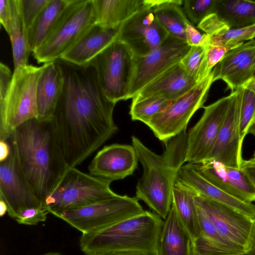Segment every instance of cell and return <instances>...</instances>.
I'll use <instances>...</instances> for the list:
<instances>
[{"label":"cell","instance_id":"55","mask_svg":"<svg viewBox=\"0 0 255 255\" xmlns=\"http://www.w3.org/2000/svg\"><path fill=\"white\" fill-rule=\"evenodd\" d=\"M254 126H255V124H254Z\"/></svg>","mask_w":255,"mask_h":255},{"label":"cell","instance_id":"42","mask_svg":"<svg viewBox=\"0 0 255 255\" xmlns=\"http://www.w3.org/2000/svg\"><path fill=\"white\" fill-rule=\"evenodd\" d=\"M185 37L186 42L190 47H207L210 45L209 36L205 33H200L191 23L186 25Z\"/></svg>","mask_w":255,"mask_h":255},{"label":"cell","instance_id":"53","mask_svg":"<svg viewBox=\"0 0 255 255\" xmlns=\"http://www.w3.org/2000/svg\"><path fill=\"white\" fill-rule=\"evenodd\" d=\"M42 255H64L59 252H48Z\"/></svg>","mask_w":255,"mask_h":255},{"label":"cell","instance_id":"20","mask_svg":"<svg viewBox=\"0 0 255 255\" xmlns=\"http://www.w3.org/2000/svg\"><path fill=\"white\" fill-rule=\"evenodd\" d=\"M120 26L108 28L92 25L60 60L79 67L89 65L98 55L118 39Z\"/></svg>","mask_w":255,"mask_h":255},{"label":"cell","instance_id":"50","mask_svg":"<svg viewBox=\"0 0 255 255\" xmlns=\"http://www.w3.org/2000/svg\"><path fill=\"white\" fill-rule=\"evenodd\" d=\"M250 250L253 251L255 252V220L254 221V227L251 237Z\"/></svg>","mask_w":255,"mask_h":255},{"label":"cell","instance_id":"41","mask_svg":"<svg viewBox=\"0 0 255 255\" xmlns=\"http://www.w3.org/2000/svg\"><path fill=\"white\" fill-rule=\"evenodd\" d=\"M197 27L210 37L230 28L216 13L206 16L197 25Z\"/></svg>","mask_w":255,"mask_h":255},{"label":"cell","instance_id":"51","mask_svg":"<svg viewBox=\"0 0 255 255\" xmlns=\"http://www.w3.org/2000/svg\"><path fill=\"white\" fill-rule=\"evenodd\" d=\"M243 87L248 88L255 93V79H251Z\"/></svg>","mask_w":255,"mask_h":255},{"label":"cell","instance_id":"21","mask_svg":"<svg viewBox=\"0 0 255 255\" xmlns=\"http://www.w3.org/2000/svg\"><path fill=\"white\" fill-rule=\"evenodd\" d=\"M197 83L179 62L149 83L132 98L161 96L173 101L188 92Z\"/></svg>","mask_w":255,"mask_h":255},{"label":"cell","instance_id":"7","mask_svg":"<svg viewBox=\"0 0 255 255\" xmlns=\"http://www.w3.org/2000/svg\"><path fill=\"white\" fill-rule=\"evenodd\" d=\"M94 24L93 0H71L53 30L33 55L39 63L60 60Z\"/></svg>","mask_w":255,"mask_h":255},{"label":"cell","instance_id":"4","mask_svg":"<svg viewBox=\"0 0 255 255\" xmlns=\"http://www.w3.org/2000/svg\"><path fill=\"white\" fill-rule=\"evenodd\" d=\"M163 221L156 213H142L102 230L82 234L80 247L86 255L123 251H135L157 255Z\"/></svg>","mask_w":255,"mask_h":255},{"label":"cell","instance_id":"15","mask_svg":"<svg viewBox=\"0 0 255 255\" xmlns=\"http://www.w3.org/2000/svg\"><path fill=\"white\" fill-rule=\"evenodd\" d=\"M243 87L231 93V100L210 159L240 169L243 141L240 135V115Z\"/></svg>","mask_w":255,"mask_h":255},{"label":"cell","instance_id":"3","mask_svg":"<svg viewBox=\"0 0 255 255\" xmlns=\"http://www.w3.org/2000/svg\"><path fill=\"white\" fill-rule=\"evenodd\" d=\"M186 130L164 142L161 155L146 146L137 137L131 136L143 173L136 186V197L143 201L162 219H165L172 203V192L179 171L185 161Z\"/></svg>","mask_w":255,"mask_h":255},{"label":"cell","instance_id":"43","mask_svg":"<svg viewBox=\"0 0 255 255\" xmlns=\"http://www.w3.org/2000/svg\"><path fill=\"white\" fill-rule=\"evenodd\" d=\"M16 4V0H0V21L7 33L9 31Z\"/></svg>","mask_w":255,"mask_h":255},{"label":"cell","instance_id":"16","mask_svg":"<svg viewBox=\"0 0 255 255\" xmlns=\"http://www.w3.org/2000/svg\"><path fill=\"white\" fill-rule=\"evenodd\" d=\"M0 199L8 208V215L15 219L23 210L43 207L21 174L11 148L9 156L0 162Z\"/></svg>","mask_w":255,"mask_h":255},{"label":"cell","instance_id":"29","mask_svg":"<svg viewBox=\"0 0 255 255\" xmlns=\"http://www.w3.org/2000/svg\"><path fill=\"white\" fill-rule=\"evenodd\" d=\"M8 34L12 51L14 69L27 65L31 52L27 41V30L20 11L19 1L16 4Z\"/></svg>","mask_w":255,"mask_h":255},{"label":"cell","instance_id":"33","mask_svg":"<svg viewBox=\"0 0 255 255\" xmlns=\"http://www.w3.org/2000/svg\"><path fill=\"white\" fill-rule=\"evenodd\" d=\"M210 37V36H209ZM255 38V24L241 28H229L210 37V44L224 45L234 48Z\"/></svg>","mask_w":255,"mask_h":255},{"label":"cell","instance_id":"8","mask_svg":"<svg viewBox=\"0 0 255 255\" xmlns=\"http://www.w3.org/2000/svg\"><path fill=\"white\" fill-rule=\"evenodd\" d=\"M95 69L99 84L111 102L129 99L134 68V55L128 47L117 39L89 64Z\"/></svg>","mask_w":255,"mask_h":255},{"label":"cell","instance_id":"40","mask_svg":"<svg viewBox=\"0 0 255 255\" xmlns=\"http://www.w3.org/2000/svg\"><path fill=\"white\" fill-rule=\"evenodd\" d=\"M232 49L224 45H209L206 48V72L208 76L212 70L223 59L225 54Z\"/></svg>","mask_w":255,"mask_h":255},{"label":"cell","instance_id":"25","mask_svg":"<svg viewBox=\"0 0 255 255\" xmlns=\"http://www.w3.org/2000/svg\"><path fill=\"white\" fill-rule=\"evenodd\" d=\"M71 0H50L27 31L31 52L39 48L49 36Z\"/></svg>","mask_w":255,"mask_h":255},{"label":"cell","instance_id":"37","mask_svg":"<svg viewBox=\"0 0 255 255\" xmlns=\"http://www.w3.org/2000/svg\"><path fill=\"white\" fill-rule=\"evenodd\" d=\"M217 0H184L183 11L190 22L198 24L208 15L215 13Z\"/></svg>","mask_w":255,"mask_h":255},{"label":"cell","instance_id":"23","mask_svg":"<svg viewBox=\"0 0 255 255\" xmlns=\"http://www.w3.org/2000/svg\"><path fill=\"white\" fill-rule=\"evenodd\" d=\"M193 242L172 203L163 221L157 255H193Z\"/></svg>","mask_w":255,"mask_h":255},{"label":"cell","instance_id":"14","mask_svg":"<svg viewBox=\"0 0 255 255\" xmlns=\"http://www.w3.org/2000/svg\"><path fill=\"white\" fill-rule=\"evenodd\" d=\"M168 35L153 9L146 6L120 25L118 39L126 44L135 56H143L158 47Z\"/></svg>","mask_w":255,"mask_h":255},{"label":"cell","instance_id":"46","mask_svg":"<svg viewBox=\"0 0 255 255\" xmlns=\"http://www.w3.org/2000/svg\"><path fill=\"white\" fill-rule=\"evenodd\" d=\"M240 168L247 174L255 187V160L252 158L244 160Z\"/></svg>","mask_w":255,"mask_h":255},{"label":"cell","instance_id":"39","mask_svg":"<svg viewBox=\"0 0 255 255\" xmlns=\"http://www.w3.org/2000/svg\"><path fill=\"white\" fill-rule=\"evenodd\" d=\"M48 213V210L42 207H30L21 211L15 220L19 224L35 225L46 221Z\"/></svg>","mask_w":255,"mask_h":255},{"label":"cell","instance_id":"49","mask_svg":"<svg viewBox=\"0 0 255 255\" xmlns=\"http://www.w3.org/2000/svg\"><path fill=\"white\" fill-rule=\"evenodd\" d=\"M8 211V208L5 202L0 199V216H3Z\"/></svg>","mask_w":255,"mask_h":255},{"label":"cell","instance_id":"17","mask_svg":"<svg viewBox=\"0 0 255 255\" xmlns=\"http://www.w3.org/2000/svg\"><path fill=\"white\" fill-rule=\"evenodd\" d=\"M138 161L132 145L114 143L98 151L88 169L90 175L112 182L132 175Z\"/></svg>","mask_w":255,"mask_h":255},{"label":"cell","instance_id":"22","mask_svg":"<svg viewBox=\"0 0 255 255\" xmlns=\"http://www.w3.org/2000/svg\"><path fill=\"white\" fill-rule=\"evenodd\" d=\"M45 64L37 84V119L50 121L61 95L64 75L59 60Z\"/></svg>","mask_w":255,"mask_h":255},{"label":"cell","instance_id":"36","mask_svg":"<svg viewBox=\"0 0 255 255\" xmlns=\"http://www.w3.org/2000/svg\"><path fill=\"white\" fill-rule=\"evenodd\" d=\"M196 209L200 230V237L203 238L209 244L223 250L244 251L236 248L224 239L219 234L213 224L203 212L197 206Z\"/></svg>","mask_w":255,"mask_h":255},{"label":"cell","instance_id":"47","mask_svg":"<svg viewBox=\"0 0 255 255\" xmlns=\"http://www.w3.org/2000/svg\"><path fill=\"white\" fill-rule=\"evenodd\" d=\"M8 140H0V162L5 160L11 152V147Z\"/></svg>","mask_w":255,"mask_h":255},{"label":"cell","instance_id":"45","mask_svg":"<svg viewBox=\"0 0 255 255\" xmlns=\"http://www.w3.org/2000/svg\"><path fill=\"white\" fill-rule=\"evenodd\" d=\"M193 255H255L253 251L236 252L223 250H198L193 252Z\"/></svg>","mask_w":255,"mask_h":255},{"label":"cell","instance_id":"30","mask_svg":"<svg viewBox=\"0 0 255 255\" xmlns=\"http://www.w3.org/2000/svg\"><path fill=\"white\" fill-rule=\"evenodd\" d=\"M172 102L161 96L133 98L129 115L132 121H138L147 125L155 115L165 110Z\"/></svg>","mask_w":255,"mask_h":255},{"label":"cell","instance_id":"1","mask_svg":"<svg viewBox=\"0 0 255 255\" xmlns=\"http://www.w3.org/2000/svg\"><path fill=\"white\" fill-rule=\"evenodd\" d=\"M59 61L64 85L50 121L65 162L76 167L118 130L113 119L116 104L105 95L91 65Z\"/></svg>","mask_w":255,"mask_h":255},{"label":"cell","instance_id":"48","mask_svg":"<svg viewBox=\"0 0 255 255\" xmlns=\"http://www.w3.org/2000/svg\"><path fill=\"white\" fill-rule=\"evenodd\" d=\"M99 255H157L155 254L142 252H135V251H123V252H111L105 254H101Z\"/></svg>","mask_w":255,"mask_h":255},{"label":"cell","instance_id":"11","mask_svg":"<svg viewBox=\"0 0 255 255\" xmlns=\"http://www.w3.org/2000/svg\"><path fill=\"white\" fill-rule=\"evenodd\" d=\"M231 97L230 94L203 107L201 117L187 132L186 162L199 164L211 159Z\"/></svg>","mask_w":255,"mask_h":255},{"label":"cell","instance_id":"38","mask_svg":"<svg viewBox=\"0 0 255 255\" xmlns=\"http://www.w3.org/2000/svg\"><path fill=\"white\" fill-rule=\"evenodd\" d=\"M21 17L27 30L50 0H18Z\"/></svg>","mask_w":255,"mask_h":255},{"label":"cell","instance_id":"34","mask_svg":"<svg viewBox=\"0 0 255 255\" xmlns=\"http://www.w3.org/2000/svg\"><path fill=\"white\" fill-rule=\"evenodd\" d=\"M255 70V51L242 61L222 80L232 92L243 87L252 77Z\"/></svg>","mask_w":255,"mask_h":255},{"label":"cell","instance_id":"19","mask_svg":"<svg viewBox=\"0 0 255 255\" xmlns=\"http://www.w3.org/2000/svg\"><path fill=\"white\" fill-rule=\"evenodd\" d=\"M176 181L189 188L197 195L226 206L255 220V204L240 200L213 185L201 175L196 164H184Z\"/></svg>","mask_w":255,"mask_h":255},{"label":"cell","instance_id":"5","mask_svg":"<svg viewBox=\"0 0 255 255\" xmlns=\"http://www.w3.org/2000/svg\"><path fill=\"white\" fill-rule=\"evenodd\" d=\"M45 67L26 65L14 69L9 87L0 99V140H8L15 128L37 118V86Z\"/></svg>","mask_w":255,"mask_h":255},{"label":"cell","instance_id":"18","mask_svg":"<svg viewBox=\"0 0 255 255\" xmlns=\"http://www.w3.org/2000/svg\"><path fill=\"white\" fill-rule=\"evenodd\" d=\"M196 166L201 175L216 187L243 201H255V187L241 168L229 167L213 159Z\"/></svg>","mask_w":255,"mask_h":255},{"label":"cell","instance_id":"13","mask_svg":"<svg viewBox=\"0 0 255 255\" xmlns=\"http://www.w3.org/2000/svg\"><path fill=\"white\" fill-rule=\"evenodd\" d=\"M190 48L185 41L169 35L158 47L148 54L134 56V68L128 98L132 99L160 74L180 62Z\"/></svg>","mask_w":255,"mask_h":255},{"label":"cell","instance_id":"32","mask_svg":"<svg viewBox=\"0 0 255 255\" xmlns=\"http://www.w3.org/2000/svg\"><path fill=\"white\" fill-rule=\"evenodd\" d=\"M206 48L191 46L180 62L185 71L198 83L208 77L206 72Z\"/></svg>","mask_w":255,"mask_h":255},{"label":"cell","instance_id":"31","mask_svg":"<svg viewBox=\"0 0 255 255\" xmlns=\"http://www.w3.org/2000/svg\"><path fill=\"white\" fill-rule=\"evenodd\" d=\"M255 51V38L229 50L212 71L214 82L222 80L242 61Z\"/></svg>","mask_w":255,"mask_h":255},{"label":"cell","instance_id":"2","mask_svg":"<svg viewBox=\"0 0 255 255\" xmlns=\"http://www.w3.org/2000/svg\"><path fill=\"white\" fill-rule=\"evenodd\" d=\"M8 140L21 174L43 205L68 168L51 121L28 120L15 128Z\"/></svg>","mask_w":255,"mask_h":255},{"label":"cell","instance_id":"9","mask_svg":"<svg viewBox=\"0 0 255 255\" xmlns=\"http://www.w3.org/2000/svg\"><path fill=\"white\" fill-rule=\"evenodd\" d=\"M144 211L136 197L118 195L77 209L53 215L82 234H87L102 230Z\"/></svg>","mask_w":255,"mask_h":255},{"label":"cell","instance_id":"10","mask_svg":"<svg viewBox=\"0 0 255 255\" xmlns=\"http://www.w3.org/2000/svg\"><path fill=\"white\" fill-rule=\"evenodd\" d=\"M213 82L211 72L208 77L155 115L146 126L163 142L186 130L192 117L197 110L204 107Z\"/></svg>","mask_w":255,"mask_h":255},{"label":"cell","instance_id":"35","mask_svg":"<svg viewBox=\"0 0 255 255\" xmlns=\"http://www.w3.org/2000/svg\"><path fill=\"white\" fill-rule=\"evenodd\" d=\"M255 124V93L243 87L240 115V135L242 141Z\"/></svg>","mask_w":255,"mask_h":255},{"label":"cell","instance_id":"52","mask_svg":"<svg viewBox=\"0 0 255 255\" xmlns=\"http://www.w3.org/2000/svg\"><path fill=\"white\" fill-rule=\"evenodd\" d=\"M249 133H251L255 137V126H254L252 127L250 130ZM252 159L255 160V151L254 152L253 158H252Z\"/></svg>","mask_w":255,"mask_h":255},{"label":"cell","instance_id":"24","mask_svg":"<svg viewBox=\"0 0 255 255\" xmlns=\"http://www.w3.org/2000/svg\"><path fill=\"white\" fill-rule=\"evenodd\" d=\"M94 24L115 28L147 6L145 0H93Z\"/></svg>","mask_w":255,"mask_h":255},{"label":"cell","instance_id":"54","mask_svg":"<svg viewBox=\"0 0 255 255\" xmlns=\"http://www.w3.org/2000/svg\"><path fill=\"white\" fill-rule=\"evenodd\" d=\"M251 79H255V70L253 73Z\"/></svg>","mask_w":255,"mask_h":255},{"label":"cell","instance_id":"44","mask_svg":"<svg viewBox=\"0 0 255 255\" xmlns=\"http://www.w3.org/2000/svg\"><path fill=\"white\" fill-rule=\"evenodd\" d=\"M12 74L10 69L4 63H0V99L6 94L10 85Z\"/></svg>","mask_w":255,"mask_h":255},{"label":"cell","instance_id":"6","mask_svg":"<svg viewBox=\"0 0 255 255\" xmlns=\"http://www.w3.org/2000/svg\"><path fill=\"white\" fill-rule=\"evenodd\" d=\"M111 182L68 167L45 199L43 207L52 215L77 209L118 195Z\"/></svg>","mask_w":255,"mask_h":255},{"label":"cell","instance_id":"27","mask_svg":"<svg viewBox=\"0 0 255 255\" xmlns=\"http://www.w3.org/2000/svg\"><path fill=\"white\" fill-rule=\"evenodd\" d=\"M197 195L189 188L176 181L172 192V204L193 244L200 236L196 206L194 198Z\"/></svg>","mask_w":255,"mask_h":255},{"label":"cell","instance_id":"28","mask_svg":"<svg viewBox=\"0 0 255 255\" xmlns=\"http://www.w3.org/2000/svg\"><path fill=\"white\" fill-rule=\"evenodd\" d=\"M183 0L171 2L153 9L158 21L168 35L186 41V25L191 23L181 8Z\"/></svg>","mask_w":255,"mask_h":255},{"label":"cell","instance_id":"26","mask_svg":"<svg viewBox=\"0 0 255 255\" xmlns=\"http://www.w3.org/2000/svg\"><path fill=\"white\" fill-rule=\"evenodd\" d=\"M231 29L255 24V1L217 0L215 13Z\"/></svg>","mask_w":255,"mask_h":255},{"label":"cell","instance_id":"12","mask_svg":"<svg viewBox=\"0 0 255 255\" xmlns=\"http://www.w3.org/2000/svg\"><path fill=\"white\" fill-rule=\"evenodd\" d=\"M194 199L196 206L209 219L224 239L237 249L250 251L255 220L200 195H196Z\"/></svg>","mask_w":255,"mask_h":255}]
</instances>
